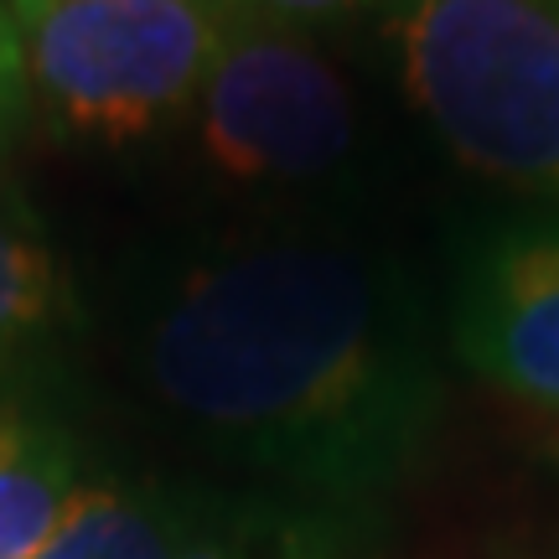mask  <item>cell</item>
I'll list each match as a JSON object with an SVG mask.
<instances>
[{
    "label": "cell",
    "mask_w": 559,
    "mask_h": 559,
    "mask_svg": "<svg viewBox=\"0 0 559 559\" xmlns=\"http://www.w3.org/2000/svg\"><path fill=\"white\" fill-rule=\"evenodd\" d=\"M223 528H228V523H218V528H207V534H198V539L187 544V549H177L171 559H249V555H239L234 544L223 539Z\"/></svg>",
    "instance_id": "cell-11"
},
{
    "label": "cell",
    "mask_w": 559,
    "mask_h": 559,
    "mask_svg": "<svg viewBox=\"0 0 559 559\" xmlns=\"http://www.w3.org/2000/svg\"><path fill=\"white\" fill-rule=\"evenodd\" d=\"M79 445L37 404L0 389V559H26L79 498Z\"/></svg>",
    "instance_id": "cell-7"
},
{
    "label": "cell",
    "mask_w": 559,
    "mask_h": 559,
    "mask_svg": "<svg viewBox=\"0 0 559 559\" xmlns=\"http://www.w3.org/2000/svg\"><path fill=\"white\" fill-rule=\"evenodd\" d=\"M202 151L239 181L317 177L353 140V99L311 32L228 16L192 104Z\"/></svg>",
    "instance_id": "cell-4"
},
{
    "label": "cell",
    "mask_w": 559,
    "mask_h": 559,
    "mask_svg": "<svg viewBox=\"0 0 559 559\" xmlns=\"http://www.w3.org/2000/svg\"><path fill=\"white\" fill-rule=\"evenodd\" d=\"M151 379L243 477V528L285 559H383L436 425V362L358 260L243 249L171 290Z\"/></svg>",
    "instance_id": "cell-1"
},
{
    "label": "cell",
    "mask_w": 559,
    "mask_h": 559,
    "mask_svg": "<svg viewBox=\"0 0 559 559\" xmlns=\"http://www.w3.org/2000/svg\"><path fill=\"white\" fill-rule=\"evenodd\" d=\"M26 94L88 140L156 135L192 115L228 11L218 0H5Z\"/></svg>",
    "instance_id": "cell-3"
},
{
    "label": "cell",
    "mask_w": 559,
    "mask_h": 559,
    "mask_svg": "<svg viewBox=\"0 0 559 559\" xmlns=\"http://www.w3.org/2000/svg\"><path fill=\"white\" fill-rule=\"evenodd\" d=\"M228 16H254V21H280V26H300L317 32L332 16H347L362 0H218Z\"/></svg>",
    "instance_id": "cell-10"
},
{
    "label": "cell",
    "mask_w": 559,
    "mask_h": 559,
    "mask_svg": "<svg viewBox=\"0 0 559 559\" xmlns=\"http://www.w3.org/2000/svg\"><path fill=\"white\" fill-rule=\"evenodd\" d=\"M218 528L207 502L151 481H83L58 528L26 559H171Z\"/></svg>",
    "instance_id": "cell-6"
},
{
    "label": "cell",
    "mask_w": 559,
    "mask_h": 559,
    "mask_svg": "<svg viewBox=\"0 0 559 559\" xmlns=\"http://www.w3.org/2000/svg\"><path fill=\"white\" fill-rule=\"evenodd\" d=\"M32 115V94H26V62H21V41H16V21L11 5L0 0V151L16 140V130Z\"/></svg>",
    "instance_id": "cell-9"
},
{
    "label": "cell",
    "mask_w": 559,
    "mask_h": 559,
    "mask_svg": "<svg viewBox=\"0 0 559 559\" xmlns=\"http://www.w3.org/2000/svg\"><path fill=\"white\" fill-rule=\"evenodd\" d=\"M389 32L440 140L559 202V0H389Z\"/></svg>",
    "instance_id": "cell-2"
},
{
    "label": "cell",
    "mask_w": 559,
    "mask_h": 559,
    "mask_svg": "<svg viewBox=\"0 0 559 559\" xmlns=\"http://www.w3.org/2000/svg\"><path fill=\"white\" fill-rule=\"evenodd\" d=\"M456 347L481 379L559 409V223L481 249L461 285Z\"/></svg>",
    "instance_id": "cell-5"
},
{
    "label": "cell",
    "mask_w": 559,
    "mask_h": 559,
    "mask_svg": "<svg viewBox=\"0 0 559 559\" xmlns=\"http://www.w3.org/2000/svg\"><path fill=\"white\" fill-rule=\"evenodd\" d=\"M62 321V275L37 213L0 187V362L32 353Z\"/></svg>",
    "instance_id": "cell-8"
}]
</instances>
